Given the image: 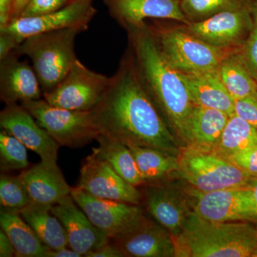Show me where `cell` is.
<instances>
[{"label":"cell","instance_id":"6da1fadb","mask_svg":"<svg viewBox=\"0 0 257 257\" xmlns=\"http://www.w3.org/2000/svg\"><path fill=\"white\" fill-rule=\"evenodd\" d=\"M92 111L100 135L127 146L150 147L176 157L182 151L144 88L127 48L102 99Z\"/></svg>","mask_w":257,"mask_h":257},{"label":"cell","instance_id":"7a4b0ae2","mask_svg":"<svg viewBox=\"0 0 257 257\" xmlns=\"http://www.w3.org/2000/svg\"><path fill=\"white\" fill-rule=\"evenodd\" d=\"M126 32V48L147 94L172 133L187 145L194 104L180 74L162 55L147 22Z\"/></svg>","mask_w":257,"mask_h":257},{"label":"cell","instance_id":"3957f363","mask_svg":"<svg viewBox=\"0 0 257 257\" xmlns=\"http://www.w3.org/2000/svg\"><path fill=\"white\" fill-rule=\"evenodd\" d=\"M251 222H213L193 213L176 239L177 256L257 257V226Z\"/></svg>","mask_w":257,"mask_h":257},{"label":"cell","instance_id":"277c9868","mask_svg":"<svg viewBox=\"0 0 257 257\" xmlns=\"http://www.w3.org/2000/svg\"><path fill=\"white\" fill-rule=\"evenodd\" d=\"M147 23L162 55L179 73L195 74L218 70L221 62L231 52L213 46L184 30L182 24L171 20H150Z\"/></svg>","mask_w":257,"mask_h":257},{"label":"cell","instance_id":"5b68a950","mask_svg":"<svg viewBox=\"0 0 257 257\" xmlns=\"http://www.w3.org/2000/svg\"><path fill=\"white\" fill-rule=\"evenodd\" d=\"M79 33L74 29H65L32 35L15 50L32 61L43 94L53 90L78 60L74 44Z\"/></svg>","mask_w":257,"mask_h":257},{"label":"cell","instance_id":"8992f818","mask_svg":"<svg viewBox=\"0 0 257 257\" xmlns=\"http://www.w3.org/2000/svg\"><path fill=\"white\" fill-rule=\"evenodd\" d=\"M179 173L199 192L247 187L255 178L211 150L186 147L179 154Z\"/></svg>","mask_w":257,"mask_h":257},{"label":"cell","instance_id":"52a82bcc","mask_svg":"<svg viewBox=\"0 0 257 257\" xmlns=\"http://www.w3.org/2000/svg\"><path fill=\"white\" fill-rule=\"evenodd\" d=\"M21 104L60 146L84 147L100 135L92 111L57 107L44 99L25 101Z\"/></svg>","mask_w":257,"mask_h":257},{"label":"cell","instance_id":"ba28073f","mask_svg":"<svg viewBox=\"0 0 257 257\" xmlns=\"http://www.w3.org/2000/svg\"><path fill=\"white\" fill-rule=\"evenodd\" d=\"M110 77L87 68L79 60L67 75L43 99L51 105L77 111H92L98 105Z\"/></svg>","mask_w":257,"mask_h":257},{"label":"cell","instance_id":"9c48e42d","mask_svg":"<svg viewBox=\"0 0 257 257\" xmlns=\"http://www.w3.org/2000/svg\"><path fill=\"white\" fill-rule=\"evenodd\" d=\"M71 196L93 224L111 241L122 237L145 217L138 204L94 197L79 187H72Z\"/></svg>","mask_w":257,"mask_h":257},{"label":"cell","instance_id":"30bf717a","mask_svg":"<svg viewBox=\"0 0 257 257\" xmlns=\"http://www.w3.org/2000/svg\"><path fill=\"white\" fill-rule=\"evenodd\" d=\"M92 1L72 0L62 9L50 14L32 18L20 17L0 27V32L10 34L20 44L29 37L45 32L65 29L86 31L96 13Z\"/></svg>","mask_w":257,"mask_h":257},{"label":"cell","instance_id":"8fae6325","mask_svg":"<svg viewBox=\"0 0 257 257\" xmlns=\"http://www.w3.org/2000/svg\"><path fill=\"white\" fill-rule=\"evenodd\" d=\"M192 209L201 219L213 222L256 221L249 187L221 189L209 192L192 190Z\"/></svg>","mask_w":257,"mask_h":257},{"label":"cell","instance_id":"7c38bea8","mask_svg":"<svg viewBox=\"0 0 257 257\" xmlns=\"http://www.w3.org/2000/svg\"><path fill=\"white\" fill-rule=\"evenodd\" d=\"M182 25L191 35L213 46L241 50L252 27L251 6L219 13L197 23Z\"/></svg>","mask_w":257,"mask_h":257},{"label":"cell","instance_id":"4fadbf2b","mask_svg":"<svg viewBox=\"0 0 257 257\" xmlns=\"http://www.w3.org/2000/svg\"><path fill=\"white\" fill-rule=\"evenodd\" d=\"M77 187L101 199L138 205L143 202V192L138 187L124 180L92 152L83 162Z\"/></svg>","mask_w":257,"mask_h":257},{"label":"cell","instance_id":"5bb4252c","mask_svg":"<svg viewBox=\"0 0 257 257\" xmlns=\"http://www.w3.org/2000/svg\"><path fill=\"white\" fill-rule=\"evenodd\" d=\"M0 126L37 154L42 161L57 162L60 145L22 104H5L0 113Z\"/></svg>","mask_w":257,"mask_h":257},{"label":"cell","instance_id":"9a60e30c","mask_svg":"<svg viewBox=\"0 0 257 257\" xmlns=\"http://www.w3.org/2000/svg\"><path fill=\"white\" fill-rule=\"evenodd\" d=\"M114 19L125 31L143 26L149 20H172L187 25L180 0H101Z\"/></svg>","mask_w":257,"mask_h":257},{"label":"cell","instance_id":"2e32d148","mask_svg":"<svg viewBox=\"0 0 257 257\" xmlns=\"http://www.w3.org/2000/svg\"><path fill=\"white\" fill-rule=\"evenodd\" d=\"M51 210L63 225L69 247L81 256L87 257L110 242V239L92 224L72 196L52 205Z\"/></svg>","mask_w":257,"mask_h":257},{"label":"cell","instance_id":"e0dca14e","mask_svg":"<svg viewBox=\"0 0 257 257\" xmlns=\"http://www.w3.org/2000/svg\"><path fill=\"white\" fill-rule=\"evenodd\" d=\"M146 185L148 187L143 194L147 211L158 224L170 231L176 241L194 211L175 189L160 184Z\"/></svg>","mask_w":257,"mask_h":257},{"label":"cell","instance_id":"ac0fdd59","mask_svg":"<svg viewBox=\"0 0 257 257\" xmlns=\"http://www.w3.org/2000/svg\"><path fill=\"white\" fill-rule=\"evenodd\" d=\"M110 241L124 256H177V243L170 231L145 216L127 234Z\"/></svg>","mask_w":257,"mask_h":257},{"label":"cell","instance_id":"d6986e66","mask_svg":"<svg viewBox=\"0 0 257 257\" xmlns=\"http://www.w3.org/2000/svg\"><path fill=\"white\" fill-rule=\"evenodd\" d=\"M20 57L14 51L0 60V98L5 104H22L43 97L35 69Z\"/></svg>","mask_w":257,"mask_h":257},{"label":"cell","instance_id":"ffe728a7","mask_svg":"<svg viewBox=\"0 0 257 257\" xmlns=\"http://www.w3.org/2000/svg\"><path fill=\"white\" fill-rule=\"evenodd\" d=\"M32 202L54 205L71 195L72 187L66 182L57 162L42 161L20 175Z\"/></svg>","mask_w":257,"mask_h":257},{"label":"cell","instance_id":"44dd1931","mask_svg":"<svg viewBox=\"0 0 257 257\" xmlns=\"http://www.w3.org/2000/svg\"><path fill=\"white\" fill-rule=\"evenodd\" d=\"M179 74L194 105L217 109L229 116L234 114L235 100L221 82L218 70Z\"/></svg>","mask_w":257,"mask_h":257},{"label":"cell","instance_id":"7402d4cb","mask_svg":"<svg viewBox=\"0 0 257 257\" xmlns=\"http://www.w3.org/2000/svg\"><path fill=\"white\" fill-rule=\"evenodd\" d=\"M229 117V114L217 109L194 105L189 119L187 147L214 151Z\"/></svg>","mask_w":257,"mask_h":257},{"label":"cell","instance_id":"603a6c76","mask_svg":"<svg viewBox=\"0 0 257 257\" xmlns=\"http://www.w3.org/2000/svg\"><path fill=\"white\" fill-rule=\"evenodd\" d=\"M96 140L98 147L92 149L93 154L109 164L120 177L132 185L138 187L146 184L127 145L102 135H99Z\"/></svg>","mask_w":257,"mask_h":257},{"label":"cell","instance_id":"cb8c5ba5","mask_svg":"<svg viewBox=\"0 0 257 257\" xmlns=\"http://www.w3.org/2000/svg\"><path fill=\"white\" fill-rule=\"evenodd\" d=\"M51 207L32 202L19 213L47 247L53 249L67 247L65 229L60 219L52 213Z\"/></svg>","mask_w":257,"mask_h":257},{"label":"cell","instance_id":"d4e9b609","mask_svg":"<svg viewBox=\"0 0 257 257\" xmlns=\"http://www.w3.org/2000/svg\"><path fill=\"white\" fill-rule=\"evenodd\" d=\"M0 226L14 245L15 256L45 257L47 246L40 241L19 211L1 208Z\"/></svg>","mask_w":257,"mask_h":257},{"label":"cell","instance_id":"484cf974","mask_svg":"<svg viewBox=\"0 0 257 257\" xmlns=\"http://www.w3.org/2000/svg\"><path fill=\"white\" fill-rule=\"evenodd\" d=\"M128 147L146 184H160L175 172H179V157L150 147Z\"/></svg>","mask_w":257,"mask_h":257},{"label":"cell","instance_id":"4316f807","mask_svg":"<svg viewBox=\"0 0 257 257\" xmlns=\"http://www.w3.org/2000/svg\"><path fill=\"white\" fill-rule=\"evenodd\" d=\"M239 51L226 56L218 68L221 82L235 101L257 94V81L246 68Z\"/></svg>","mask_w":257,"mask_h":257},{"label":"cell","instance_id":"83f0119b","mask_svg":"<svg viewBox=\"0 0 257 257\" xmlns=\"http://www.w3.org/2000/svg\"><path fill=\"white\" fill-rule=\"evenodd\" d=\"M257 145V130L236 114L230 116L214 151L227 158L230 155Z\"/></svg>","mask_w":257,"mask_h":257},{"label":"cell","instance_id":"f1b7e54d","mask_svg":"<svg viewBox=\"0 0 257 257\" xmlns=\"http://www.w3.org/2000/svg\"><path fill=\"white\" fill-rule=\"evenodd\" d=\"M253 0H180L181 9L189 23H197L224 12L248 8Z\"/></svg>","mask_w":257,"mask_h":257},{"label":"cell","instance_id":"f546056e","mask_svg":"<svg viewBox=\"0 0 257 257\" xmlns=\"http://www.w3.org/2000/svg\"><path fill=\"white\" fill-rule=\"evenodd\" d=\"M27 147L5 130L0 133V169L2 172L25 170L29 166Z\"/></svg>","mask_w":257,"mask_h":257},{"label":"cell","instance_id":"4dcf8cb0","mask_svg":"<svg viewBox=\"0 0 257 257\" xmlns=\"http://www.w3.org/2000/svg\"><path fill=\"white\" fill-rule=\"evenodd\" d=\"M32 202L20 176L2 174L0 177V204L2 209L20 211Z\"/></svg>","mask_w":257,"mask_h":257},{"label":"cell","instance_id":"1f68e13d","mask_svg":"<svg viewBox=\"0 0 257 257\" xmlns=\"http://www.w3.org/2000/svg\"><path fill=\"white\" fill-rule=\"evenodd\" d=\"M251 16L252 27L239 52L246 68L257 81V0H253Z\"/></svg>","mask_w":257,"mask_h":257},{"label":"cell","instance_id":"d6a6232c","mask_svg":"<svg viewBox=\"0 0 257 257\" xmlns=\"http://www.w3.org/2000/svg\"><path fill=\"white\" fill-rule=\"evenodd\" d=\"M71 1L72 0H30L20 17L32 18L50 14L62 9Z\"/></svg>","mask_w":257,"mask_h":257},{"label":"cell","instance_id":"836d02e7","mask_svg":"<svg viewBox=\"0 0 257 257\" xmlns=\"http://www.w3.org/2000/svg\"><path fill=\"white\" fill-rule=\"evenodd\" d=\"M227 159L248 175L257 178V145L233 154Z\"/></svg>","mask_w":257,"mask_h":257},{"label":"cell","instance_id":"e575fe53","mask_svg":"<svg viewBox=\"0 0 257 257\" xmlns=\"http://www.w3.org/2000/svg\"><path fill=\"white\" fill-rule=\"evenodd\" d=\"M234 114L257 130V94L235 101Z\"/></svg>","mask_w":257,"mask_h":257},{"label":"cell","instance_id":"d590c367","mask_svg":"<svg viewBox=\"0 0 257 257\" xmlns=\"http://www.w3.org/2000/svg\"><path fill=\"white\" fill-rule=\"evenodd\" d=\"M20 45L14 37L7 32H0V60L14 52Z\"/></svg>","mask_w":257,"mask_h":257},{"label":"cell","instance_id":"8d00e7d4","mask_svg":"<svg viewBox=\"0 0 257 257\" xmlns=\"http://www.w3.org/2000/svg\"><path fill=\"white\" fill-rule=\"evenodd\" d=\"M124 253L121 252L117 246L112 243H106L101 248H98L96 251L89 253L87 257H124Z\"/></svg>","mask_w":257,"mask_h":257},{"label":"cell","instance_id":"74e56055","mask_svg":"<svg viewBox=\"0 0 257 257\" xmlns=\"http://www.w3.org/2000/svg\"><path fill=\"white\" fill-rule=\"evenodd\" d=\"M16 252L14 245L9 236L5 234L3 229L0 231V256L12 257L15 256Z\"/></svg>","mask_w":257,"mask_h":257},{"label":"cell","instance_id":"f35d334b","mask_svg":"<svg viewBox=\"0 0 257 257\" xmlns=\"http://www.w3.org/2000/svg\"><path fill=\"white\" fill-rule=\"evenodd\" d=\"M13 5V0H0V27L10 23Z\"/></svg>","mask_w":257,"mask_h":257},{"label":"cell","instance_id":"ab89813d","mask_svg":"<svg viewBox=\"0 0 257 257\" xmlns=\"http://www.w3.org/2000/svg\"><path fill=\"white\" fill-rule=\"evenodd\" d=\"M79 253L67 246L58 249L47 247L45 257H81Z\"/></svg>","mask_w":257,"mask_h":257},{"label":"cell","instance_id":"60d3db41","mask_svg":"<svg viewBox=\"0 0 257 257\" xmlns=\"http://www.w3.org/2000/svg\"><path fill=\"white\" fill-rule=\"evenodd\" d=\"M30 0H13V9H12L11 20L18 18Z\"/></svg>","mask_w":257,"mask_h":257},{"label":"cell","instance_id":"b9f144b4","mask_svg":"<svg viewBox=\"0 0 257 257\" xmlns=\"http://www.w3.org/2000/svg\"><path fill=\"white\" fill-rule=\"evenodd\" d=\"M250 190H251V197H252V200L253 202V206H254L255 212H256V219H257V178L255 177L253 179L252 182L249 186Z\"/></svg>","mask_w":257,"mask_h":257}]
</instances>
